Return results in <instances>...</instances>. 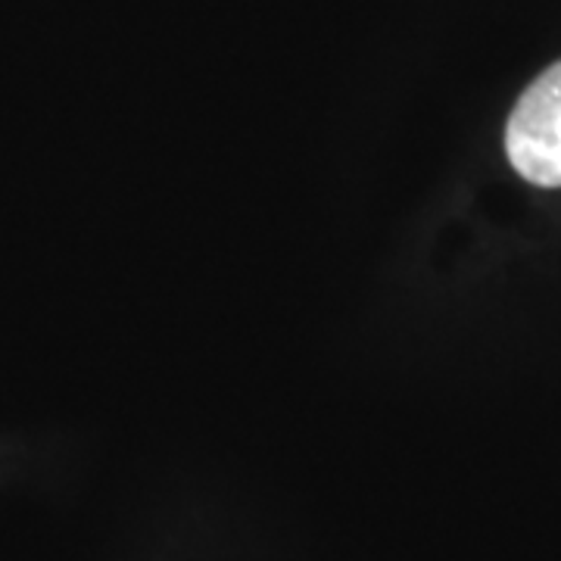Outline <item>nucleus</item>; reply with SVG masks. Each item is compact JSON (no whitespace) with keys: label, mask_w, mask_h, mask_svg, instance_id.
<instances>
[{"label":"nucleus","mask_w":561,"mask_h":561,"mask_svg":"<svg viewBox=\"0 0 561 561\" xmlns=\"http://www.w3.org/2000/svg\"><path fill=\"white\" fill-rule=\"evenodd\" d=\"M505 150L522 179L561 187V62L549 66L515 103Z\"/></svg>","instance_id":"1"}]
</instances>
